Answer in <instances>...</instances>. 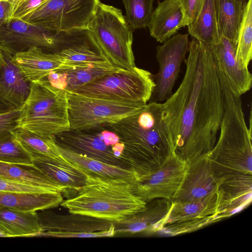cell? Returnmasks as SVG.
<instances>
[{"instance_id":"d4e9b609","label":"cell","mask_w":252,"mask_h":252,"mask_svg":"<svg viewBox=\"0 0 252 252\" xmlns=\"http://www.w3.org/2000/svg\"><path fill=\"white\" fill-rule=\"evenodd\" d=\"M0 232L4 237H38L41 232L38 214L34 211L1 208Z\"/></svg>"},{"instance_id":"ee69618b","label":"cell","mask_w":252,"mask_h":252,"mask_svg":"<svg viewBox=\"0 0 252 252\" xmlns=\"http://www.w3.org/2000/svg\"><path fill=\"white\" fill-rule=\"evenodd\" d=\"M0 237H4V236L0 232Z\"/></svg>"},{"instance_id":"52a82bcc","label":"cell","mask_w":252,"mask_h":252,"mask_svg":"<svg viewBox=\"0 0 252 252\" xmlns=\"http://www.w3.org/2000/svg\"><path fill=\"white\" fill-rule=\"evenodd\" d=\"M53 137L62 149L136 172L134 164L126 155L124 144L109 124L70 129Z\"/></svg>"},{"instance_id":"603a6c76","label":"cell","mask_w":252,"mask_h":252,"mask_svg":"<svg viewBox=\"0 0 252 252\" xmlns=\"http://www.w3.org/2000/svg\"><path fill=\"white\" fill-rule=\"evenodd\" d=\"M3 55L5 63L0 68V99L12 109L21 107L30 94L31 82L12 62L11 57Z\"/></svg>"},{"instance_id":"d6986e66","label":"cell","mask_w":252,"mask_h":252,"mask_svg":"<svg viewBox=\"0 0 252 252\" xmlns=\"http://www.w3.org/2000/svg\"><path fill=\"white\" fill-rule=\"evenodd\" d=\"M237 42L220 35L218 43L208 47L217 68L227 78L235 91L242 95L252 87V75L248 68H239L236 59Z\"/></svg>"},{"instance_id":"ffe728a7","label":"cell","mask_w":252,"mask_h":252,"mask_svg":"<svg viewBox=\"0 0 252 252\" xmlns=\"http://www.w3.org/2000/svg\"><path fill=\"white\" fill-rule=\"evenodd\" d=\"M11 59L30 82L45 79L51 72L58 70L63 63L57 54L46 53L35 46L15 54Z\"/></svg>"},{"instance_id":"ab89813d","label":"cell","mask_w":252,"mask_h":252,"mask_svg":"<svg viewBox=\"0 0 252 252\" xmlns=\"http://www.w3.org/2000/svg\"><path fill=\"white\" fill-rule=\"evenodd\" d=\"M11 109H13L0 99V113L7 112Z\"/></svg>"},{"instance_id":"836d02e7","label":"cell","mask_w":252,"mask_h":252,"mask_svg":"<svg viewBox=\"0 0 252 252\" xmlns=\"http://www.w3.org/2000/svg\"><path fill=\"white\" fill-rule=\"evenodd\" d=\"M0 161L21 164H33L31 155L12 134L0 139Z\"/></svg>"},{"instance_id":"74e56055","label":"cell","mask_w":252,"mask_h":252,"mask_svg":"<svg viewBox=\"0 0 252 252\" xmlns=\"http://www.w3.org/2000/svg\"><path fill=\"white\" fill-rule=\"evenodd\" d=\"M177 0L183 8L188 26L192 24L195 20L200 12L204 0Z\"/></svg>"},{"instance_id":"60d3db41","label":"cell","mask_w":252,"mask_h":252,"mask_svg":"<svg viewBox=\"0 0 252 252\" xmlns=\"http://www.w3.org/2000/svg\"><path fill=\"white\" fill-rule=\"evenodd\" d=\"M5 63V59L3 54V52L0 49V68L2 66V65Z\"/></svg>"},{"instance_id":"484cf974","label":"cell","mask_w":252,"mask_h":252,"mask_svg":"<svg viewBox=\"0 0 252 252\" xmlns=\"http://www.w3.org/2000/svg\"><path fill=\"white\" fill-rule=\"evenodd\" d=\"M60 192L32 193L0 191V209L21 211H44L56 208L63 200Z\"/></svg>"},{"instance_id":"ac0fdd59","label":"cell","mask_w":252,"mask_h":252,"mask_svg":"<svg viewBox=\"0 0 252 252\" xmlns=\"http://www.w3.org/2000/svg\"><path fill=\"white\" fill-rule=\"evenodd\" d=\"M171 204V201L161 198L146 202L142 210L121 221L113 222L115 234L160 232Z\"/></svg>"},{"instance_id":"30bf717a","label":"cell","mask_w":252,"mask_h":252,"mask_svg":"<svg viewBox=\"0 0 252 252\" xmlns=\"http://www.w3.org/2000/svg\"><path fill=\"white\" fill-rule=\"evenodd\" d=\"M98 0H48L22 19L58 32L88 28Z\"/></svg>"},{"instance_id":"5bb4252c","label":"cell","mask_w":252,"mask_h":252,"mask_svg":"<svg viewBox=\"0 0 252 252\" xmlns=\"http://www.w3.org/2000/svg\"><path fill=\"white\" fill-rule=\"evenodd\" d=\"M164 42L157 47L159 69L154 75L155 87L149 102L161 103L172 94L182 63L189 50L188 34L178 33Z\"/></svg>"},{"instance_id":"f35d334b","label":"cell","mask_w":252,"mask_h":252,"mask_svg":"<svg viewBox=\"0 0 252 252\" xmlns=\"http://www.w3.org/2000/svg\"><path fill=\"white\" fill-rule=\"evenodd\" d=\"M11 14V3L6 0H0V30L9 21Z\"/></svg>"},{"instance_id":"f1b7e54d","label":"cell","mask_w":252,"mask_h":252,"mask_svg":"<svg viewBox=\"0 0 252 252\" xmlns=\"http://www.w3.org/2000/svg\"><path fill=\"white\" fill-rule=\"evenodd\" d=\"M214 5L220 35L237 42L244 6L238 0H214Z\"/></svg>"},{"instance_id":"8992f818","label":"cell","mask_w":252,"mask_h":252,"mask_svg":"<svg viewBox=\"0 0 252 252\" xmlns=\"http://www.w3.org/2000/svg\"><path fill=\"white\" fill-rule=\"evenodd\" d=\"M88 28L110 63L125 69L135 66L132 32L120 10L98 0Z\"/></svg>"},{"instance_id":"d590c367","label":"cell","mask_w":252,"mask_h":252,"mask_svg":"<svg viewBox=\"0 0 252 252\" xmlns=\"http://www.w3.org/2000/svg\"><path fill=\"white\" fill-rule=\"evenodd\" d=\"M21 107L0 113V139L12 134V131L18 127V120Z\"/></svg>"},{"instance_id":"1f68e13d","label":"cell","mask_w":252,"mask_h":252,"mask_svg":"<svg viewBox=\"0 0 252 252\" xmlns=\"http://www.w3.org/2000/svg\"><path fill=\"white\" fill-rule=\"evenodd\" d=\"M236 59L240 68H248L252 59V0L244 6L236 50Z\"/></svg>"},{"instance_id":"277c9868","label":"cell","mask_w":252,"mask_h":252,"mask_svg":"<svg viewBox=\"0 0 252 252\" xmlns=\"http://www.w3.org/2000/svg\"><path fill=\"white\" fill-rule=\"evenodd\" d=\"M131 184L87 175L85 185L61 205L69 213L118 222L144 209Z\"/></svg>"},{"instance_id":"b9f144b4","label":"cell","mask_w":252,"mask_h":252,"mask_svg":"<svg viewBox=\"0 0 252 252\" xmlns=\"http://www.w3.org/2000/svg\"><path fill=\"white\" fill-rule=\"evenodd\" d=\"M8 1L11 4V12L13 8L15 5V4L19 1L20 0H6Z\"/></svg>"},{"instance_id":"9c48e42d","label":"cell","mask_w":252,"mask_h":252,"mask_svg":"<svg viewBox=\"0 0 252 252\" xmlns=\"http://www.w3.org/2000/svg\"><path fill=\"white\" fill-rule=\"evenodd\" d=\"M66 92L70 129H81L115 123L135 113L144 105L89 97L71 91Z\"/></svg>"},{"instance_id":"5b68a950","label":"cell","mask_w":252,"mask_h":252,"mask_svg":"<svg viewBox=\"0 0 252 252\" xmlns=\"http://www.w3.org/2000/svg\"><path fill=\"white\" fill-rule=\"evenodd\" d=\"M18 127L48 136L70 129L66 91L53 86L46 79L31 82Z\"/></svg>"},{"instance_id":"6da1fadb","label":"cell","mask_w":252,"mask_h":252,"mask_svg":"<svg viewBox=\"0 0 252 252\" xmlns=\"http://www.w3.org/2000/svg\"><path fill=\"white\" fill-rule=\"evenodd\" d=\"M189 53L181 83L161 103L162 119L172 135L174 153L186 162L212 150L224 110L218 70L211 51L194 39L189 42Z\"/></svg>"},{"instance_id":"7c38bea8","label":"cell","mask_w":252,"mask_h":252,"mask_svg":"<svg viewBox=\"0 0 252 252\" xmlns=\"http://www.w3.org/2000/svg\"><path fill=\"white\" fill-rule=\"evenodd\" d=\"M187 162L175 153L159 168L131 184L132 192L145 202L155 198L173 201L185 175Z\"/></svg>"},{"instance_id":"2e32d148","label":"cell","mask_w":252,"mask_h":252,"mask_svg":"<svg viewBox=\"0 0 252 252\" xmlns=\"http://www.w3.org/2000/svg\"><path fill=\"white\" fill-rule=\"evenodd\" d=\"M54 33L22 20L11 19L0 30V49L11 57L34 46L52 53Z\"/></svg>"},{"instance_id":"7a4b0ae2","label":"cell","mask_w":252,"mask_h":252,"mask_svg":"<svg viewBox=\"0 0 252 252\" xmlns=\"http://www.w3.org/2000/svg\"><path fill=\"white\" fill-rule=\"evenodd\" d=\"M223 114L220 135L208 154L212 173L219 185L221 218L229 217L251 202L252 130L247 126L241 95L226 80L221 82Z\"/></svg>"},{"instance_id":"8fae6325","label":"cell","mask_w":252,"mask_h":252,"mask_svg":"<svg viewBox=\"0 0 252 252\" xmlns=\"http://www.w3.org/2000/svg\"><path fill=\"white\" fill-rule=\"evenodd\" d=\"M220 191L192 202L172 201L160 232L171 236L191 232L221 219Z\"/></svg>"},{"instance_id":"9a60e30c","label":"cell","mask_w":252,"mask_h":252,"mask_svg":"<svg viewBox=\"0 0 252 252\" xmlns=\"http://www.w3.org/2000/svg\"><path fill=\"white\" fill-rule=\"evenodd\" d=\"M38 214L41 227L38 237H101L100 231L109 229L113 224L111 221L79 214L61 215L43 211Z\"/></svg>"},{"instance_id":"cb8c5ba5","label":"cell","mask_w":252,"mask_h":252,"mask_svg":"<svg viewBox=\"0 0 252 252\" xmlns=\"http://www.w3.org/2000/svg\"><path fill=\"white\" fill-rule=\"evenodd\" d=\"M63 157L87 175L132 184L139 177L134 171L112 165L59 147Z\"/></svg>"},{"instance_id":"f546056e","label":"cell","mask_w":252,"mask_h":252,"mask_svg":"<svg viewBox=\"0 0 252 252\" xmlns=\"http://www.w3.org/2000/svg\"><path fill=\"white\" fill-rule=\"evenodd\" d=\"M121 69L108 61L93 63L80 67L63 71L61 72L64 77L65 90L73 91L89 84L99 78Z\"/></svg>"},{"instance_id":"3957f363","label":"cell","mask_w":252,"mask_h":252,"mask_svg":"<svg viewBox=\"0 0 252 252\" xmlns=\"http://www.w3.org/2000/svg\"><path fill=\"white\" fill-rule=\"evenodd\" d=\"M109 124L124 144L126 155L139 177L157 169L174 153L172 135L162 119L161 103L149 102Z\"/></svg>"},{"instance_id":"e0dca14e","label":"cell","mask_w":252,"mask_h":252,"mask_svg":"<svg viewBox=\"0 0 252 252\" xmlns=\"http://www.w3.org/2000/svg\"><path fill=\"white\" fill-rule=\"evenodd\" d=\"M219 191V185L214 177L208 154L187 162L184 180L172 201L192 202Z\"/></svg>"},{"instance_id":"83f0119b","label":"cell","mask_w":252,"mask_h":252,"mask_svg":"<svg viewBox=\"0 0 252 252\" xmlns=\"http://www.w3.org/2000/svg\"><path fill=\"white\" fill-rule=\"evenodd\" d=\"M188 27L189 34L207 47H209L219 43L220 35L214 0H204L196 19Z\"/></svg>"},{"instance_id":"7402d4cb","label":"cell","mask_w":252,"mask_h":252,"mask_svg":"<svg viewBox=\"0 0 252 252\" xmlns=\"http://www.w3.org/2000/svg\"><path fill=\"white\" fill-rule=\"evenodd\" d=\"M187 26L184 10L179 1L164 0L152 11L148 27L151 36L163 43L181 28Z\"/></svg>"},{"instance_id":"4dcf8cb0","label":"cell","mask_w":252,"mask_h":252,"mask_svg":"<svg viewBox=\"0 0 252 252\" xmlns=\"http://www.w3.org/2000/svg\"><path fill=\"white\" fill-rule=\"evenodd\" d=\"M12 133L31 156L39 155L56 159H64L53 136L39 134L18 127Z\"/></svg>"},{"instance_id":"ba28073f","label":"cell","mask_w":252,"mask_h":252,"mask_svg":"<svg viewBox=\"0 0 252 252\" xmlns=\"http://www.w3.org/2000/svg\"><path fill=\"white\" fill-rule=\"evenodd\" d=\"M155 87L154 75L135 66L108 74L71 92L89 97L145 104L149 101Z\"/></svg>"},{"instance_id":"4316f807","label":"cell","mask_w":252,"mask_h":252,"mask_svg":"<svg viewBox=\"0 0 252 252\" xmlns=\"http://www.w3.org/2000/svg\"><path fill=\"white\" fill-rule=\"evenodd\" d=\"M0 176L10 180L42 187L53 192L67 193V190L43 173L33 164L0 161Z\"/></svg>"},{"instance_id":"d6a6232c","label":"cell","mask_w":252,"mask_h":252,"mask_svg":"<svg viewBox=\"0 0 252 252\" xmlns=\"http://www.w3.org/2000/svg\"><path fill=\"white\" fill-rule=\"evenodd\" d=\"M154 0H123L126 17L132 29L148 27Z\"/></svg>"},{"instance_id":"e575fe53","label":"cell","mask_w":252,"mask_h":252,"mask_svg":"<svg viewBox=\"0 0 252 252\" xmlns=\"http://www.w3.org/2000/svg\"><path fill=\"white\" fill-rule=\"evenodd\" d=\"M0 191L32 193H55L41 187L10 180L0 176Z\"/></svg>"},{"instance_id":"8d00e7d4","label":"cell","mask_w":252,"mask_h":252,"mask_svg":"<svg viewBox=\"0 0 252 252\" xmlns=\"http://www.w3.org/2000/svg\"><path fill=\"white\" fill-rule=\"evenodd\" d=\"M48 0H20L12 10L11 19L21 20Z\"/></svg>"},{"instance_id":"7bdbcfd3","label":"cell","mask_w":252,"mask_h":252,"mask_svg":"<svg viewBox=\"0 0 252 252\" xmlns=\"http://www.w3.org/2000/svg\"><path fill=\"white\" fill-rule=\"evenodd\" d=\"M239 0L242 3V4L244 6L248 0Z\"/></svg>"},{"instance_id":"44dd1931","label":"cell","mask_w":252,"mask_h":252,"mask_svg":"<svg viewBox=\"0 0 252 252\" xmlns=\"http://www.w3.org/2000/svg\"><path fill=\"white\" fill-rule=\"evenodd\" d=\"M33 164L53 181L65 188L67 194L74 193L84 186L87 175L67 161L39 155H32Z\"/></svg>"},{"instance_id":"4fadbf2b","label":"cell","mask_w":252,"mask_h":252,"mask_svg":"<svg viewBox=\"0 0 252 252\" xmlns=\"http://www.w3.org/2000/svg\"><path fill=\"white\" fill-rule=\"evenodd\" d=\"M52 53L57 54L63 60V64L56 71L108 61L88 28L54 32Z\"/></svg>"}]
</instances>
